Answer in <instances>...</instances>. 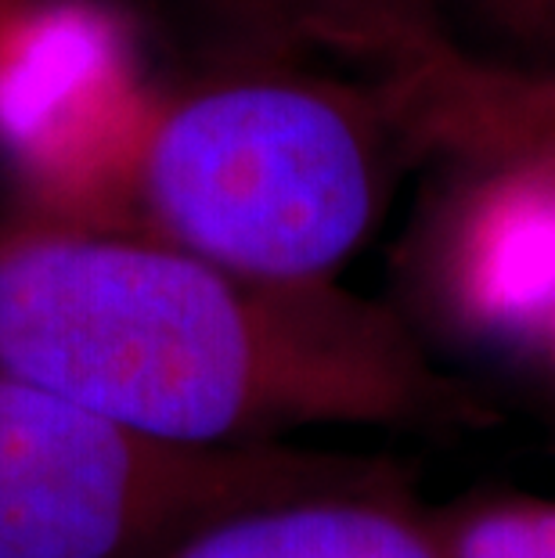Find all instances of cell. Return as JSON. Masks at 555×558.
<instances>
[{
  "label": "cell",
  "mask_w": 555,
  "mask_h": 558,
  "mask_svg": "<svg viewBox=\"0 0 555 558\" xmlns=\"http://www.w3.org/2000/svg\"><path fill=\"white\" fill-rule=\"evenodd\" d=\"M0 375L192 447L491 418L389 306L239 275L141 228L0 223Z\"/></svg>",
  "instance_id": "1"
},
{
  "label": "cell",
  "mask_w": 555,
  "mask_h": 558,
  "mask_svg": "<svg viewBox=\"0 0 555 558\" xmlns=\"http://www.w3.org/2000/svg\"><path fill=\"white\" fill-rule=\"evenodd\" d=\"M162 98L123 0H0V184L15 220L137 228Z\"/></svg>",
  "instance_id": "4"
},
{
  "label": "cell",
  "mask_w": 555,
  "mask_h": 558,
  "mask_svg": "<svg viewBox=\"0 0 555 558\" xmlns=\"http://www.w3.org/2000/svg\"><path fill=\"white\" fill-rule=\"evenodd\" d=\"M245 58H333L369 83L408 76L455 40L436 0H188Z\"/></svg>",
  "instance_id": "5"
},
{
  "label": "cell",
  "mask_w": 555,
  "mask_h": 558,
  "mask_svg": "<svg viewBox=\"0 0 555 558\" xmlns=\"http://www.w3.org/2000/svg\"><path fill=\"white\" fill-rule=\"evenodd\" d=\"M458 4L483 37L505 51L491 65L555 69V0H458Z\"/></svg>",
  "instance_id": "9"
},
{
  "label": "cell",
  "mask_w": 555,
  "mask_h": 558,
  "mask_svg": "<svg viewBox=\"0 0 555 558\" xmlns=\"http://www.w3.org/2000/svg\"><path fill=\"white\" fill-rule=\"evenodd\" d=\"M394 483L278 444H170L0 375V558H159L231 512Z\"/></svg>",
  "instance_id": "3"
},
{
  "label": "cell",
  "mask_w": 555,
  "mask_h": 558,
  "mask_svg": "<svg viewBox=\"0 0 555 558\" xmlns=\"http://www.w3.org/2000/svg\"><path fill=\"white\" fill-rule=\"evenodd\" d=\"M159 558H441V548L433 522L383 483L242 508Z\"/></svg>",
  "instance_id": "6"
},
{
  "label": "cell",
  "mask_w": 555,
  "mask_h": 558,
  "mask_svg": "<svg viewBox=\"0 0 555 558\" xmlns=\"http://www.w3.org/2000/svg\"><path fill=\"white\" fill-rule=\"evenodd\" d=\"M433 522L441 558H555V501L483 497Z\"/></svg>",
  "instance_id": "7"
},
{
  "label": "cell",
  "mask_w": 555,
  "mask_h": 558,
  "mask_svg": "<svg viewBox=\"0 0 555 558\" xmlns=\"http://www.w3.org/2000/svg\"><path fill=\"white\" fill-rule=\"evenodd\" d=\"M487 120L491 134L512 156H555V69L502 76Z\"/></svg>",
  "instance_id": "8"
},
{
  "label": "cell",
  "mask_w": 555,
  "mask_h": 558,
  "mask_svg": "<svg viewBox=\"0 0 555 558\" xmlns=\"http://www.w3.org/2000/svg\"><path fill=\"white\" fill-rule=\"evenodd\" d=\"M394 145L383 90L286 58H239L167 87L137 177V228L267 281H333L383 213Z\"/></svg>",
  "instance_id": "2"
},
{
  "label": "cell",
  "mask_w": 555,
  "mask_h": 558,
  "mask_svg": "<svg viewBox=\"0 0 555 558\" xmlns=\"http://www.w3.org/2000/svg\"><path fill=\"white\" fill-rule=\"evenodd\" d=\"M545 336H548V342H552V353H555V317H552V325H548Z\"/></svg>",
  "instance_id": "10"
}]
</instances>
